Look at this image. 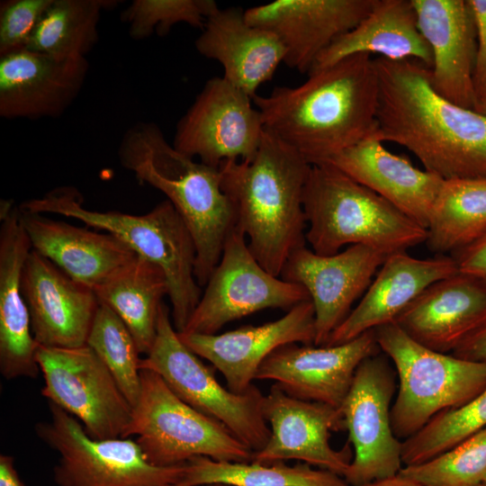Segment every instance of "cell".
Segmentation results:
<instances>
[{
    "instance_id": "obj_1",
    "label": "cell",
    "mask_w": 486,
    "mask_h": 486,
    "mask_svg": "<svg viewBox=\"0 0 486 486\" xmlns=\"http://www.w3.org/2000/svg\"><path fill=\"white\" fill-rule=\"evenodd\" d=\"M380 141L401 145L443 180L486 177V120L433 88L430 69L414 59L374 58Z\"/></svg>"
},
{
    "instance_id": "obj_2",
    "label": "cell",
    "mask_w": 486,
    "mask_h": 486,
    "mask_svg": "<svg viewBox=\"0 0 486 486\" xmlns=\"http://www.w3.org/2000/svg\"><path fill=\"white\" fill-rule=\"evenodd\" d=\"M253 103L265 130L311 166L324 164L375 131L379 80L374 58L366 53L346 57L310 73L298 86L256 94Z\"/></svg>"
},
{
    "instance_id": "obj_3",
    "label": "cell",
    "mask_w": 486,
    "mask_h": 486,
    "mask_svg": "<svg viewBox=\"0 0 486 486\" xmlns=\"http://www.w3.org/2000/svg\"><path fill=\"white\" fill-rule=\"evenodd\" d=\"M310 166L299 152L265 130L252 160L225 161L219 167L235 226L246 236L257 262L276 276L289 256L305 246L303 193Z\"/></svg>"
},
{
    "instance_id": "obj_4",
    "label": "cell",
    "mask_w": 486,
    "mask_h": 486,
    "mask_svg": "<svg viewBox=\"0 0 486 486\" xmlns=\"http://www.w3.org/2000/svg\"><path fill=\"white\" fill-rule=\"evenodd\" d=\"M118 158L140 183L164 194L182 217L196 248V281L205 286L236 225L231 202L221 188L220 168L178 151L156 123L147 122L125 131Z\"/></svg>"
},
{
    "instance_id": "obj_5",
    "label": "cell",
    "mask_w": 486,
    "mask_h": 486,
    "mask_svg": "<svg viewBox=\"0 0 486 486\" xmlns=\"http://www.w3.org/2000/svg\"><path fill=\"white\" fill-rule=\"evenodd\" d=\"M20 207L34 213H54L82 221L88 227L112 234L137 256L158 266L166 274L173 325L184 331L202 296L194 267V238L172 203L166 199L142 215L100 212L86 208L73 187L56 188Z\"/></svg>"
},
{
    "instance_id": "obj_6",
    "label": "cell",
    "mask_w": 486,
    "mask_h": 486,
    "mask_svg": "<svg viewBox=\"0 0 486 486\" xmlns=\"http://www.w3.org/2000/svg\"><path fill=\"white\" fill-rule=\"evenodd\" d=\"M303 209L309 225L306 242L320 256L356 244L390 256L427 238L424 227L329 164L310 166Z\"/></svg>"
},
{
    "instance_id": "obj_7",
    "label": "cell",
    "mask_w": 486,
    "mask_h": 486,
    "mask_svg": "<svg viewBox=\"0 0 486 486\" xmlns=\"http://www.w3.org/2000/svg\"><path fill=\"white\" fill-rule=\"evenodd\" d=\"M374 332L380 350L392 361L399 378L391 419L400 440L418 433L438 414L465 405L486 388V361L432 350L395 322Z\"/></svg>"
},
{
    "instance_id": "obj_8",
    "label": "cell",
    "mask_w": 486,
    "mask_h": 486,
    "mask_svg": "<svg viewBox=\"0 0 486 486\" xmlns=\"http://www.w3.org/2000/svg\"><path fill=\"white\" fill-rule=\"evenodd\" d=\"M155 465H181L195 456L251 462L253 451L227 427L182 400L157 373L141 369V390L123 437Z\"/></svg>"
},
{
    "instance_id": "obj_9",
    "label": "cell",
    "mask_w": 486,
    "mask_h": 486,
    "mask_svg": "<svg viewBox=\"0 0 486 486\" xmlns=\"http://www.w3.org/2000/svg\"><path fill=\"white\" fill-rule=\"evenodd\" d=\"M163 303L157 336L140 369L157 373L185 403L227 427L253 453L261 450L271 436L263 415L265 395L253 384L244 393L223 387L212 369L181 340Z\"/></svg>"
},
{
    "instance_id": "obj_10",
    "label": "cell",
    "mask_w": 486,
    "mask_h": 486,
    "mask_svg": "<svg viewBox=\"0 0 486 486\" xmlns=\"http://www.w3.org/2000/svg\"><path fill=\"white\" fill-rule=\"evenodd\" d=\"M50 418L39 422V438L58 454L54 481L58 486H171L179 483L184 464H152L130 437L92 438L72 415L49 402Z\"/></svg>"
},
{
    "instance_id": "obj_11",
    "label": "cell",
    "mask_w": 486,
    "mask_h": 486,
    "mask_svg": "<svg viewBox=\"0 0 486 486\" xmlns=\"http://www.w3.org/2000/svg\"><path fill=\"white\" fill-rule=\"evenodd\" d=\"M36 360L44 379L41 394L49 402L75 417L92 438L124 436L132 406L89 346L38 345Z\"/></svg>"
},
{
    "instance_id": "obj_12",
    "label": "cell",
    "mask_w": 486,
    "mask_h": 486,
    "mask_svg": "<svg viewBox=\"0 0 486 486\" xmlns=\"http://www.w3.org/2000/svg\"><path fill=\"white\" fill-rule=\"evenodd\" d=\"M306 300L310 299L304 287L270 274L257 262L246 236L235 226L181 333L216 334L226 324L256 311L289 310Z\"/></svg>"
},
{
    "instance_id": "obj_13",
    "label": "cell",
    "mask_w": 486,
    "mask_h": 486,
    "mask_svg": "<svg viewBox=\"0 0 486 486\" xmlns=\"http://www.w3.org/2000/svg\"><path fill=\"white\" fill-rule=\"evenodd\" d=\"M394 392V375L383 357L377 354L360 364L339 407L354 447L343 476L351 486L394 477L403 467L402 441L395 436L391 419Z\"/></svg>"
},
{
    "instance_id": "obj_14",
    "label": "cell",
    "mask_w": 486,
    "mask_h": 486,
    "mask_svg": "<svg viewBox=\"0 0 486 486\" xmlns=\"http://www.w3.org/2000/svg\"><path fill=\"white\" fill-rule=\"evenodd\" d=\"M251 102L248 94L223 76L209 79L178 121L172 145L217 168L225 161L252 160L265 127Z\"/></svg>"
},
{
    "instance_id": "obj_15",
    "label": "cell",
    "mask_w": 486,
    "mask_h": 486,
    "mask_svg": "<svg viewBox=\"0 0 486 486\" xmlns=\"http://www.w3.org/2000/svg\"><path fill=\"white\" fill-rule=\"evenodd\" d=\"M387 256L362 244L331 256L318 255L302 246L289 256L280 277L307 291L315 311L314 346L327 344Z\"/></svg>"
},
{
    "instance_id": "obj_16",
    "label": "cell",
    "mask_w": 486,
    "mask_h": 486,
    "mask_svg": "<svg viewBox=\"0 0 486 486\" xmlns=\"http://www.w3.org/2000/svg\"><path fill=\"white\" fill-rule=\"evenodd\" d=\"M263 415L271 436L251 462L297 460L344 476L353 459L350 448L336 450L329 443L331 432L346 430L339 409L294 398L274 383L265 395Z\"/></svg>"
},
{
    "instance_id": "obj_17",
    "label": "cell",
    "mask_w": 486,
    "mask_h": 486,
    "mask_svg": "<svg viewBox=\"0 0 486 486\" xmlns=\"http://www.w3.org/2000/svg\"><path fill=\"white\" fill-rule=\"evenodd\" d=\"M379 350L374 330L333 346L291 343L262 363L256 380L274 381L290 396L339 409L360 364Z\"/></svg>"
},
{
    "instance_id": "obj_18",
    "label": "cell",
    "mask_w": 486,
    "mask_h": 486,
    "mask_svg": "<svg viewBox=\"0 0 486 486\" xmlns=\"http://www.w3.org/2000/svg\"><path fill=\"white\" fill-rule=\"evenodd\" d=\"M183 343L209 361L224 376L227 388L244 393L256 380L262 363L277 348L291 343L313 345L315 311L310 300L287 310L280 319L244 326L221 334L179 333Z\"/></svg>"
},
{
    "instance_id": "obj_19",
    "label": "cell",
    "mask_w": 486,
    "mask_h": 486,
    "mask_svg": "<svg viewBox=\"0 0 486 486\" xmlns=\"http://www.w3.org/2000/svg\"><path fill=\"white\" fill-rule=\"evenodd\" d=\"M88 71L86 58H58L25 47L0 55V115L61 116L77 98Z\"/></svg>"
},
{
    "instance_id": "obj_20",
    "label": "cell",
    "mask_w": 486,
    "mask_h": 486,
    "mask_svg": "<svg viewBox=\"0 0 486 486\" xmlns=\"http://www.w3.org/2000/svg\"><path fill=\"white\" fill-rule=\"evenodd\" d=\"M375 0H275L245 11L247 21L272 32L285 49L284 63L309 73L318 57L356 26Z\"/></svg>"
},
{
    "instance_id": "obj_21",
    "label": "cell",
    "mask_w": 486,
    "mask_h": 486,
    "mask_svg": "<svg viewBox=\"0 0 486 486\" xmlns=\"http://www.w3.org/2000/svg\"><path fill=\"white\" fill-rule=\"evenodd\" d=\"M22 292L39 346L86 345L100 303L93 289L73 280L32 249L22 269Z\"/></svg>"
},
{
    "instance_id": "obj_22",
    "label": "cell",
    "mask_w": 486,
    "mask_h": 486,
    "mask_svg": "<svg viewBox=\"0 0 486 486\" xmlns=\"http://www.w3.org/2000/svg\"><path fill=\"white\" fill-rule=\"evenodd\" d=\"M0 220V372L7 380L36 378L40 372L38 344L22 292V269L32 246L20 207L13 201H1Z\"/></svg>"
},
{
    "instance_id": "obj_23",
    "label": "cell",
    "mask_w": 486,
    "mask_h": 486,
    "mask_svg": "<svg viewBox=\"0 0 486 486\" xmlns=\"http://www.w3.org/2000/svg\"><path fill=\"white\" fill-rule=\"evenodd\" d=\"M411 2L418 29L432 53L433 88L454 104L475 111L472 74L476 32L468 0Z\"/></svg>"
},
{
    "instance_id": "obj_24",
    "label": "cell",
    "mask_w": 486,
    "mask_h": 486,
    "mask_svg": "<svg viewBox=\"0 0 486 486\" xmlns=\"http://www.w3.org/2000/svg\"><path fill=\"white\" fill-rule=\"evenodd\" d=\"M485 320L486 283L458 272L426 288L394 322L419 344L448 354Z\"/></svg>"
},
{
    "instance_id": "obj_25",
    "label": "cell",
    "mask_w": 486,
    "mask_h": 486,
    "mask_svg": "<svg viewBox=\"0 0 486 486\" xmlns=\"http://www.w3.org/2000/svg\"><path fill=\"white\" fill-rule=\"evenodd\" d=\"M458 272L451 256L416 258L406 251L388 256L360 302L333 331L325 346L348 342L366 331L394 322L426 288Z\"/></svg>"
},
{
    "instance_id": "obj_26",
    "label": "cell",
    "mask_w": 486,
    "mask_h": 486,
    "mask_svg": "<svg viewBox=\"0 0 486 486\" xmlns=\"http://www.w3.org/2000/svg\"><path fill=\"white\" fill-rule=\"evenodd\" d=\"M194 45L201 55L218 61L223 77L252 99L272 79L286 53L275 34L249 23L245 11L234 7L212 14Z\"/></svg>"
},
{
    "instance_id": "obj_27",
    "label": "cell",
    "mask_w": 486,
    "mask_h": 486,
    "mask_svg": "<svg viewBox=\"0 0 486 486\" xmlns=\"http://www.w3.org/2000/svg\"><path fill=\"white\" fill-rule=\"evenodd\" d=\"M20 213L32 249L93 290L137 256L112 234L58 221L21 207Z\"/></svg>"
},
{
    "instance_id": "obj_28",
    "label": "cell",
    "mask_w": 486,
    "mask_h": 486,
    "mask_svg": "<svg viewBox=\"0 0 486 486\" xmlns=\"http://www.w3.org/2000/svg\"><path fill=\"white\" fill-rule=\"evenodd\" d=\"M324 164L337 167L374 191L425 229L445 181L390 152L374 135Z\"/></svg>"
},
{
    "instance_id": "obj_29",
    "label": "cell",
    "mask_w": 486,
    "mask_h": 486,
    "mask_svg": "<svg viewBox=\"0 0 486 486\" xmlns=\"http://www.w3.org/2000/svg\"><path fill=\"white\" fill-rule=\"evenodd\" d=\"M358 53L388 59H414L429 69L431 50L422 36L411 0H375L368 14L335 40L316 59L310 73Z\"/></svg>"
},
{
    "instance_id": "obj_30",
    "label": "cell",
    "mask_w": 486,
    "mask_h": 486,
    "mask_svg": "<svg viewBox=\"0 0 486 486\" xmlns=\"http://www.w3.org/2000/svg\"><path fill=\"white\" fill-rule=\"evenodd\" d=\"M94 292L99 302L111 308L123 321L140 353L146 356L157 336L163 299L168 296L163 270L137 256Z\"/></svg>"
},
{
    "instance_id": "obj_31",
    "label": "cell",
    "mask_w": 486,
    "mask_h": 486,
    "mask_svg": "<svg viewBox=\"0 0 486 486\" xmlns=\"http://www.w3.org/2000/svg\"><path fill=\"white\" fill-rule=\"evenodd\" d=\"M427 230L428 249L454 254L486 233V177L444 181Z\"/></svg>"
},
{
    "instance_id": "obj_32",
    "label": "cell",
    "mask_w": 486,
    "mask_h": 486,
    "mask_svg": "<svg viewBox=\"0 0 486 486\" xmlns=\"http://www.w3.org/2000/svg\"><path fill=\"white\" fill-rule=\"evenodd\" d=\"M221 483L230 486H351L340 475L305 463L226 462L195 456L184 464L185 486Z\"/></svg>"
},
{
    "instance_id": "obj_33",
    "label": "cell",
    "mask_w": 486,
    "mask_h": 486,
    "mask_svg": "<svg viewBox=\"0 0 486 486\" xmlns=\"http://www.w3.org/2000/svg\"><path fill=\"white\" fill-rule=\"evenodd\" d=\"M117 0H53L25 48L58 58H86L99 40L103 11Z\"/></svg>"
},
{
    "instance_id": "obj_34",
    "label": "cell",
    "mask_w": 486,
    "mask_h": 486,
    "mask_svg": "<svg viewBox=\"0 0 486 486\" xmlns=\"http://www.w3.org/2000/svg\"><path fill=\"white\" fill-rule=\"evenodd\" d=\"M86 345L107 366L133 407L141 390L140 353L123 321L102 302L95 313Z\"/></svg>"
},
{
    "instance_id": "obj_35",
    "label": "cell",
    "mask_w": 486,
    "mask_h": 486,
    "mask_svg": "<svg viewBox=\"0 0 486 486\" xmlns=\"http://www.w3.org/2000/svg\"><path fill=\"white\" fill-rule=\"evenodd\" d=\"M486 427V388L465 405L444 411L402 441L403 466L417 465L448 451Z\"/></svg>"
},
{
    "instance_id": "obj_36",
    "label": "cell",
    "mask_w": 486,
    "mask_h": 486,
    "mask_svg": "<svg viewBox=\"0 0 486 486\" xmlns=\"http://www.w3.org/2000/svg\"><path fill=\"white\" fill-rule=\"evenodd\" d=\"M399 474L420 486H479L486 474V427L429 461L403 466Z\"/></svg>"
},
{
    "instance_id": "obj_37",
    "label": "cell",
    "mask_w": 486,
    "mask_h": 486,
    "mask_svg": "<svg viewBox=\"0 0 486 486\" xmlns=\"http://www.w3.org/2000/svg\"><path fill=\"white\" fill-rule=\"evenodd\" d=\"M219 9L214 0H133L121 14L133 40H143L154 32L166 34L176 23L202 30L207 18Z\"/></svg>"
},
{
    "instance_id": "obj_38",
    "label": "cell",
    "mask_w": 486,
    "mask_h": 486,
    "mask_svg": "<svg viewBox=\"0 0 486 486\" xmlns=\"http://www.w3.org/2000/svg\"><path fill=\"white\" fill-rule=\"evenodd\" d=\"M53 0H8L0 4V55L24 48Z\"/></svg>"
},
{
    "instance_id": "obj_39",
    "label": "cell",
    "mask_w": 486,
    "mask_h": 486,
    "mask_svg": "<svg viewBox=\"0 0 486 486\" xmlns=\"http://www.w3.org/2000/svg\"><path fill=\"white\" fill-rule=\"evenodd\" d=\"M468 2L476 32L472 82L478 104L486 100V0H468Z\"/></svg>"
},
{
    "instance_id": "obj_40",
    "label": "cell",
    "mask_w": 486,
    "mask_h": 486,
    "mask_svg": "<svg viewBox=\"0 0 486 486\" xmlns=\"http://www.w3.org/2000/svg\"><path fill=\"white\" fill-rule=\"evenodd\" d=\"M451 256L455 260L459 272L475 276L486 283V233Z\"/></svg>"
},
{
    "instance_id": "obj_41",
    "label": "cell",
    "mask_w": 486,
    "mask_h": 486,
    "mask_svg": "<svg viewBox=\"0 0 486 486\" xmlns=\"http://www.w3.org/2000/svg\"><path fill=\"white\" fill-rule=\"evenodd\" d=\"M452 355L468 360L486 361V320Z\"/></svg>"
},
{
    "instance_id": "obj_42",
    "label": "cell",
    "mask_w": 486,
    "mask_h": 486,
    "mask_svg": "<svg viewBox=\"0 0 486 486\" xmlns=\"http://www.w3.org/2000/svg\"><path fill=\"white\" fill-rule=\"evenodd\" d=\"M0 486H24L14 467L11 455H0Z\"/></svg>"
},
{
    "instance_id": "obj_43",
    "label": "cell",
    "mask_w": 486,
    "mask_h": 486,
    "mask_svg": "<svg viewBox=\"0 0 486 486\" xmlns=\"http://www.w3.org/2000/svg\"><path fill=\"white\" fill-rule=\"evenodd\" d=\"M358 486H420L416 482L398 474L394 477L386 478L364 483Z\"/></svg>"
},
{
    "instance_id": "obj_44",
    "label": "cell",
    "mask_w": 486,
    "mask_h": 486,
    "mask_svg": "<svg viewBox=\"0 0 486 486\" xmlns=\"http://www.w3.org/2000/svg\"><path fill=\"white\" fill-rule=\"evenodd\" d=\"M478 112H480L486 120V100L478 103L476 110Z\"/></svg>"
},
{
    "instance_id": "obj_45",
    "label": "cell",
    "mask_w": 486,
    "mask_h": 486,
    "mask_svg": "<svg viewBox=\"0 0 486 486\" xmlns=\"http://www.w3.org/2000/svg\"><path fill=\"white\" fill-rule=\"evenodd\" d=\"M171 486H185V485L174 484V485H171ZM203 486H230V485H226V484H221V483H215V484H208V485H203Z\"/></svg>"
},
{
    "instance_id": "obj_46",
    "label": "cell",
    "mask_w": 486,
    "mask_h": 486,
    "mask_svg": "<svg viewBox=\"0 0 486 486\" xmlns=\"http://www.w3.org/2000/svg\"><path fill=\"white\" fill-rule=\"evenodd\" d=\"M482 483L486 485V474H485V476L483 478Z\"/></svg>"
},
{
    "instance_id": "obj_47",
    "label": "cell",
    "mask_w": 486,
    "mask_h": 486,
    "mask_svg": "<svg viewBox=\"0 0 486 486\" xmlns=\"http://www.w3.org/2000/svg\"><path fill=\"white\" fill-rule=\"evenodd\" d=\"M479 486H486V485H485V484H483V483H482V484H480Z\"/></svg>"
}]
</instances>
